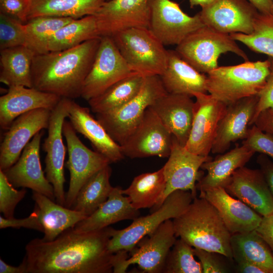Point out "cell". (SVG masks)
I'll return each instance as SVG.
<instances>
[{"instance_id":"30","label":"cell","mask_w":273,"mask_h":273,"mask_svg":"<svg viewBox=\"0 0 273 273\" xmlns=\"http://www.w3.org/2000/svg\"><path fill=\"white\" fill-rule=\"evenodd\" d=\"M255 153L253 150L243 144L218 155L214 160L204 162L201 168L206 170L207 174L198 180L197 189L200 191L215 187L224 188L233 173L244 166Z\"/></svg>"},{"instance_id":"47","label":"cell","mask_w":273,"mask_h":273,"mask_svg":"<svg viewBox=\"0 0 273 273\" xmlns=\"http://www.w3.org/2000/svg\"><path fill=\"white\" fill-rule=\"evenodd\" d=\"M7 228L16 229L24 228L43 232V227L38 219L37 214L34 210L28 217L24 218L17 219L15 217L7 218L1 216L0 229Z\"/></svg>"},{"instance_id":"4","label":"cell","mask_w":273,"mask_h":273,"mask_svg":"<svg viewBox=\"0 0 273 273\" xmlns=\"http://www.w3.org/2000/svg\"><path fill=\"white\" fill-rule=\"evenodd\" d=\"M269 67L268 59L218 67L207 74V91L228 106L258 95L265 84Z\"/></svg>"},{"instance_id":"17","label":"cell","mask_w":273,"mask_h":273,"mask_svg":"<svg viewBox=\"0 0 273 273\" xmlns=\"http://www.w3.org/2000/svg\"><path fill=\"white\" fill-rule=\"evenodd\" d=\"M194 97L195 114L185 147L193 153L208 156L211 151L219 121L225 113L227 106L210 95L198 93Z\"/></svg>"},{"instance_id":"49","label":"cell","mask_w":273,"mask_h":273,"mask_svg":"<svg viewBox=\"0 0 273 273\" xmlns=\"http://www.w3.org/2000/svg\"><path fill=\"white\" fill-rule=\"evenodd\" d=\"M253 125L273 137V108L262 111L256 118Z\"/></svg>"},{"instance_id":"43","label":"cell","mask_w":273,"mask_h":273,"mask_svg":"<svg viewBox=\"0 0 273 273\" xmlns=\"http://www.w3.org/2000/svg\"><path fill=\"white\" fill-rule=\"evenodd\" d=\"M27 191L25 188L16 190L0 170V211L5 218L14 217L15 209L23 199Z\"/></svg>"},{"instance_id":"2","label":"cell","mask_w":273,"mask_h":273,"mask_svg":"<svg viewBox=\"0 0 273 273\" xmlns=\"http://www.w3.org/2000/svg\"><path fill=\"white\" fill-rule=\"evenodd\" d=\"M101 37L64 50L35 55L31 67L32 87L62 98L81 97Z\"/></svg>"},{"instance_id":"15","label":"cell","mask_w":273,"mask_h":273,"mask_svg":"<svg viewBox=\"0 0 273 273\" xmlns=\"http://www.w3.org/2000/svg\"><path fill=\"white\" fill-rule=\"evenodd\" d=\"M212 158L193 153L181 146L173 136V144L168 159L162 167L166 179V187L153 211L158 209L173 192L180 190L190 191L197 197L196 181L202 177L199 168L202 164Z\"/></svg>"},{"instance_id":"23","label":"cell","mask_w":273,"mask_h":273,"mask_svg":"<svg viewBox=\"0 0 273 273\" xmlns=\"http://www.w3.org/2000/svg\"><path fill=\"white\" fill-rule=\"evenodd\" d=\"M203 198L218 211L231 235L244 233L256 229L262 216L246 205L230 195L223 187H215L200 191Z\"/></svg>"},{"instance_id":"18","label":"cell","mask_w":273,"mask_h":273,"mask_svg":"<svg viewBox=\"0 0 273 273\" xmlns=\"http://www.w3.org/2000/svg\"><path fill=\"white\" fill-rule=\"evenodd\" d=\"M101 36H111L133 27H149L151 10L149 0L105 1L94 15Z\"/></svg>"},{"instance_id":"27","label":"cell","mask_w":273,"mask_h":273,"mask_svg":"<svg viewBox=\"0 0 273 273\" xmlns=\"http://www.w3.org/2000/svg\"><path fill=\"white\" fill-rule=\"evenodd\" d=\"M160 77L167 93L193 97L196 94L207 93V75L197 71L175 50H168L167 67Z\"/></svg>"},{"instance_id":"42","label":"cell","mask_w":273,"mask_h":273,"mask_svg":"<svg viewBox=\"0 0 273 273\" xmlns=\"http://www.w3.org/2000/svg\"><path fill=\"white\" fill-rule=\"evenodd\" d=\"M194 253L199 260L202 273H228L235 272L233 258L214 251L194 248Z\"/></svg>"},{"instance_id":"9","label":"cell","mask_w":273,"mask_h":273,"mask_svg":"<svg viewBox=\"0 0 273 273\" xmlns=\"http://www.w3.org/2000/svg\"><path fill=\"white\" fill-rule=\"evenodd\" d=\"M173 221L163 222L151 235L141 239L130 251L117 252L113 261L114 273L125 272L129 266L136 264L142 272L162 273L167 255L176 240Z\"/></svg>"},{"instance_id":"37","label":"cell","mask_w":273,"mask_h":273,"mask_svg":"<svg viewBox=\"0 0 273 273\" xmlns=\"http://www.w3.org/2000/svg\"><path fill=\"white\" fill-rule=\"evenodd\" d=\"M101 37L96 17L95 15L86 16L73 19L58 30L49 42V51L64 50Z\"/></svg>"},{"instance_id":"14","label":"cell","mask_w":273,"mask_h":273,"mask_svg":"<svg viewBox=\"0 0 273 273\" xmlns=\"http://www.w3.org/2000/svg\"><path fill=\"white\" fill-rule=\"evenodd\" d=\"M173 136L149 107L136 128L120 145L124 156L141 158H168Z\"/></svg>"},{"instance_id":"40","label":"cell","mask_w":273,"mask_h":273,"mask_svg":"<svg viewBox=\"0 0 273 273\" xmlns=\"http://www.w3.org/2000/svg\"><path fill=\"white\" fill-rule=\"evenodd\" d=\"M194 247L184 240L176 239L170 249L163 273H202L199 261L195 258Z\"/></svg>"},{"instance_id":"26","label":"cell","mask_w":273,"mask_h":273,"mask_svg":"<svg viewBox=\"0 0 273 273\" xmlns=\"http://www.w3.org/2000/svg\"><path fill=\"white\" fill-rule=\"evenodd\" d=\"M68 118L75 130L88 140L95 151L107 157L111 163L124 158L121 146L113 140L97 119L94 118L88 108L72 100Z\"/></svg>"},{"instance_id":"54","label":"cell","mask_w":273,"mask_h":273,"mask_svg":"<svg viewBox=\"0 0 273 273\" xmlns=\"http://www.w3.org/2000/svg\"><path fill=\"white\" fill-rule=\"evenodd\" d=\"M190 7L193 8L195 6H200L203 7L211 3L214 0H189Z\"/></svg>"},{"instance_id":"8","label":"cell","mask_w":273,"mask_h":273,"mask_svg":"<svg viewBox=\"0 0 273 273\" xmlns=\"http://www.w3.org/2000/svg\"><path fill=\"white\" fill-rule=\"evenodd\" d=\"M166 93L160 76L145 77L141 89L133 99L116 109L96 114V118L121 145L139 124L145 110Z\"/></svg>"},{"instance_id":"5","label":"cell","mask_w":273,"mask_h":273,"mask_svg":"<svg viewBox=\"0 0 273 273\" xmlns=\"http://www.w3.org/2000/svg\"><path fill=\"white\" fill-rule=\"evenodd\" d=\"M111 37L133 72L146 77L160 76L165 71L168 50L148 28H130Z\"/></svg>"},{"instance_id":"12","label":"cell","mask_w":273,"mask_h":273,"mask_svg":"<svg viewBox=\"0 0 273 273\" xmlns=\"http://www.w3.org/2000/svg\"><path fill=\"white\" fill-rule=\"evenodd\" d=\"M133 72L112 37L102 36L93 64L84 82L81 97L88 101Z\"/></svg>"},{"instance_id":"33","label":"cell","mask_w":273,"mask_h":273,"mask_svg":"<svg viewBox=\"0 0 273 273\" xmlns=\"http://www.w3.org/2000/svg\"><path fill=\"white\" fill-rule=\"evenodd\" d=\"M145 77L136 72L116 82L100 95L87 102L96 113L108 112L125 105L133 99L142 88Z\"/></svg>"},{"instance_id":"51","label":"cell","mask_w":273,"mask_h":273,"mask_svg":"<svg viewBox=\"0 0 273 273\" xmlns=\"http://www.w3.org/2000/svg\"><path fill=\"white\" fill-rule=\"evenodd\" d=\"M235 272L239 273H267L266 271L260 266L245 260L235 262Z\"/></svg>"},{"instance_id":"22","label":"cell","mask_w":273,"mask_h":273,"mask_svg":"<svg viewBox=\"0 0 273 273\" xmlns=\"http://www.w3.org/2000/svg\"><path fill=\"white\" fill-rule=\"evenodd\" d=\"M258 100V95H254L227 106L217 127L211 151L212 153H223L233 143L247 138L250 129L248 126L254 116Z\"/></svg>"},{"instance_id":"46","label":"cell","mask_w":273,"mask_h":273,"mask_svg":"<svg viewBox=\"0 0 273 273\" xmlns=\"http://www.w3.org/2000/svg\"><path fill=\"white\" fill-rule=\"evenodd\" d=\"M31 2V0H0V11L25 24L28 21Z\"/></svg>"},{"instance_id":"21","label":"cell","mask_w":273,"mask_h":273,"mask_svg":"<svg viewBox=\"0 0 273 273\" xmlns=\"http://www.w3.org/2000/svg\"><path fill=\"white\" fill-rule=\"evenodd\" d=\"M224 188L262 216L273 214V196L261 169L238 168Z\"/></svg>"},{"instance_id":"32","label":"cell","mask_w":273,"mask_h":273,"mask_svg":"<svg viewBox=\"0 0 273 273\" xmlns=\"http://www.w3.org/2000/svg\"><path fill=\"white\" fill-rule=\"evenodd\" d=\"M231 244L235 262L247 261L273 273V253L256 230L232 235Z\"/></svg>"},{"instance_id":"36","label":"cell","mask_w":273,"mask_h":273,"mask_svg":"<svg viewBox=\"0 0 273 273\" xmlns=\"http://www.w3.org/2000/svg\"><path fill=\"white\" fill-rule=\"evenodd\" d=\"M112 169L109 165L92 176L82 187L71 209L87 217L108 199L113 187L110 183Z\"/></svg>"},{"instance_id":"50","label":"cell","mask_w":273,"mask_h":273,"mask_svg":"<svg viewBox=\"0 0 273 273\" xmlns=\"http://www.w3.org/2000/svg\"><path fill=\"white\" fill-rule=\"evenodd\" d=\"M257 162L260 166L273 196V162L267 156L263 154H261L258 157Z\"/></svg>"},{"instance_id":"7","label":"cell","mask_w":273,"mask_h":273,"mask_svg":"<svg viewBox=\"0 0 273 273\" xmlns=\"http://www.w3.org/2000/svg\"><path fill=\"white\" fill-rule=\"evenodd\" d=\"M194 198L189 191L173 192L151 214L137 217L123 229H113L108 243L109 250L112 253L120 250L130 252L141 239L151 235L165 221L182 214Z\"/></svg>"},{"instance_id":"11","label":"cell","mask_w":273,"mask_h":273,"mask_svg":"<svg viewBox=\"0 0 273 273\" xmlns=\"http://www.w3.org/2000/svg\"><path fill=\"white\" fill-rule=\"evenodd\" d=\"M72 99L62 98L51 111L47 137L42 144L46 152L44 172L49 181L52 185L56 202L64 206L66 194L64 191L66 148L63 140V125L68 117Z\"/></svg>"},{"instance_id":"56","label":"cell","mask_w":273,"mask_h":273,"mask_svg":"<svg viewBox=\"0 0 273 273\" xmlns=\"http://www.w3.org/2000/svg\"><path fill=\"white\" fill-rule=\"evenodd\" d=\"M109 1V0H106V1Z\"/></svg>"},{"instance_id":"35","label":"cell","mask_w":273,"mask_h":273,"mask_svg":"<svg viewBox=\"0 0 273 273\" xmlns=\"http://www.w3.org/2000/svg\"><path fill=\"white\" fill-rule=\"evenodd\" d=\"M28 20L38 16L74 19L94 15L106 0H31Z\"/></svg>"},{"instance_id":"52","label":"cell","mask_w":273,"mask_h":273,"mask_svg":"<svg viewBox=\"0 0 273 273\" xmlns=\"http://www.w3.org/2000/svg\"><path fill=\"white\" fill-rule=\"evenodd\" d=\"M0 273H26V267L23 261L17 266H12L0 259Z\"/></svg>"},{"instance_id":"28","label":"cell","mask_w":273,"mask_h":273,"mask_svg":"<svg viewBox=\"0 0 273 273\" xmlns=\"http://www.w3.org/2000/svg\"><path fill=\"white\" fill-rule=\"evenodd\" d=\"M120 187H113L110 195L93 213L73 227L79 232L103 229L123 220H134L139 217V210L133 208L127 197H124Z\"/></svg>"},{"instance_id":"13","label":"cell","mask_w":273,"mask_h":273,"mask_svg":"<svg viewBox=\"0 0 273 273\" xmlns=\"http://www.w3.org/2000/svg\"><path fill=\"white\" fill-rule=\"evenodd\" d=\"M149 29L164 45L179 44L188 35L205 26L199 13L190 16L171 0H149Z\"/></svg>"},{"instance_id":"6","label":"cell","mask_w":273,"mask_h":273,"mask_svg":"<svg viewBox=\"0 0 273 273\" xmlns=\"http://www.w3.org/2000/svg\"><path fill=\"white\" fill-rule=\"evenodd\" d=\"M236 41L230 34L205 25L188 35L176 46L175 51L197 71L208 74L218 67V60L222 54L231 52L248 61Z\"/></svg>"},{"instance_id":"45","label":"cell","mask_w":273,"mask_h":273,"mask_svg":"<svg viewBox=\"0 0 273 273\" xmlns=\"http://www.w3.org/2000/svg\"><path fill=\"white\" fill-rule=\"evenodd\" d=\"M268 59L270 62L269 73L264 86L258 94L259 100L250 125L254 124L256 118L262 111L273 108V58L268 57Z\"/></svg>"},{"instance_id":"31","label":"cell","mask_w":273,"mask_h":273,"mask_svg":"<svg viewBox=\"0 0 273 273\" xmlns=\"http://www.w3.org/2000/svg\"><path fill=\"white\" fill-rule=\"evenodd\" d=\"M0 81L8 87H32L31 67L35 56L24 46L0 50Z\"/></svg>"},{"instance_id":"29","label":"cell","mask_w":273,"mask_h":273,"mask_svg":"<svg viewBox=\"0 0 273 273\" xmlns=\"http://www.w3.org/2000/svg\"><path fill=\"white\" fill-rule=\"evenodd\" d=\"M35 202L34 210L43 229V240L56 239L67 229L74 225L87 216L81 212L68 208L51 200L46 196L33 191Z\"/></svg>"},{"instance_id":"3","label":"cell","mask_w":273,"mask_h":273,"mask_svg":"<svg viewBox=\"0 0 273 273\" xmlns=\"http://www.w3.org/2000/svg\"><path fill=\"white\" fill-rule=\"evenodd\" d=\"M172 221L175 236L194 248L233 258L232 235L216 208L206 199L195 198L187 210Z\"/></svg>"},{"instance_id":"53","label":"cell","mask_w":273,"mask_h":273,"mask_svg":"<svg viewBox=\"0 0 273 273\" xmlns=\"http://www.w3.org/2000/svg\"><path fill=\"white\" fill-rule=\"evenodd\" d=\"M262 14H270L271 0H248Z\"/></svg>"},{"instance_id":"38","label":"cell","mask_w":273,"mask_h":273,"mask_svg":"<svg viewBox=\"0 0 273 273\" xmlns=\"http://www.w3.org/2000/svg\"><path fill=\"white\" fill-rule=\"evenodd\" d=\"M73 19L69 17L38 16L25 23V46L35 55L49 52V42L54 34Z\"/></svg>"},{"instance_id":"44","label":"cell","mask_w":273,"mask_h":273,"mask_svg":"<svg viewBox=\"0 0 273 273\" xmlns=\"http://www.w3.org/2000/svg\"><path fill=\"white\" fill-rule=\"evenodd\" d=\"M243 144L255 153L263 154L273 160V137L261 131L255 125L250 128L248 135Z\"/></svg>"},{"instance_id":"16","label":"cell","mask_w":273,"mask_h":273,"mask_svg":"<svg viewBox=\"0 0 273 273\" xmlns=\"http://www.w3.org/2000/svg\"><path fill=\"white\" fill-rule=\"evenodd\" d=\"M201 8L199 13L205 25L229 34H251L259 13L248 0H214Z\"/></svg>"},{"instance_id":"41","label":"cell","mask_w":273,"mask_h":273,"mask_svg":"<svg viewBox=\"0 0 273 273\" xmlns=\"http://www.w3.org/2000/svg\"><path fill=\"white\" fill-rule=\"evenodd\" d=\"M25 44V24L0 12V50Z\"/></svg>"},{"instance_id":"10","label":"cell","mask_w":273,"mask_h":273,"mask_svg":"<svg viewBox=\"0 0 273 273\" xmlns=\"http://www.w3.org/2000/svg\"><path fill=\"white\" fill-rule=\"evenodd\" d=\"M70 121L65 120L63 134L65 137L68 159L65 166L70 172L68 190L65 206L71 208L80 189L95 174L109 165V160L96 151L87 148L76 134Z\"/></svg>"},{"instance_id":"34","label":"cell","mask_w":273,"mask_h":273,"mask_svg":"<svg viewBox=\"0 0 273 273\" xmlns=\"http://www.w3.org/2000/svg\"><path fill=\"white\" fill-rule=\"evenodd\" d=\"M166 179L163 167L153 172H147L135 176L130 186L122 189L123 195L127 196L132 206L137 210L153 208L164 193Z\"/></svg>"},{"instance_id":"20","label":"cell","mask_w":273,"mask_h":273,"mask_svg":"<svg viewBox=\"0 0 273 273\" xmlns=\"http://www.w3.org/2000/svg\"><path fill=\"white\" fill-rule=\"evenodd\" d=\"M43 130L37 132L24 148L17 161L3 171L14 187L31 189L55 201L54 188L43 171L40 160Z\"/></svg>"},{"instance_id":"39","label":"cell","mask_w":273,"mask_h":273,"mask_svg":"<svg viewBox=\"0 0 273 273\" xmlns=\"http://www.w3.org/2000/svg\"><path fill=\"white\" fill-rule=\"evenodd\" d=\"M230 35L234 40L243 43L253 52L273 58V15L271 14L259 13L251 34L234 33Z\"/></svg>"},{"instance_id":"24","label":"cell","mask_w":273,"mask_h":273,"mask_svg":"<svg viewBox=\"0 0 273 273\" xmlns=\"http://www.w3.org/2000/svg\"><path fill=\"white\" fill-rule=\"evenodd\" d=\"M62 97L56 94L23 85L9 87L0 97V126L8 130L20 115L33 110L45 108L52 110Z\"/></svg>"},{"instance_id":"25","label":"cell","mask_w":273,"mask_h":273,"mask_svg":"<svg viewBox=\"0 0 273 273\" xmlns=\"http://www.w3.org/2000/svg\"><path fill=\"white\" fill-rule=\"evenodd\" d=\"M163 124L183 146L188 140L195 111L192 97L166 93L150 106Z\"/></svg>"},{"instance_id":"19","label":"cell","mask_w":273,"mask_h":273,"mask_svg":"<svg viewBox=\"0 0 273 273\" xmlns=\"http://www.w3.org/2000/svg\"><path fill=\"white\" fill-rule=\"evenodd\" d=\"M51 111L36 109L13 121L1 144L0 170L4 171L14 164L30 139L39 131L48 128Z\"/></svg>"},{"instance_id":"48","label":"cell","mask_w":273,"mask_h":273,"mask_svg":"<svg viewBox=\"0 0 273 273\" xmlns=\"http://www.w3.org/2000/svg\"><path fill=\"white\" fill-rule=\"evenodd\" d=\"M256 231L268 244L273 253V214L262 216Z\"/></svg>"},{"instance_id":"1","label":"cell","mask_w":273,"mask_h":273,"mask_svg":"<svg viewBox=\"0 0 273 273\" xmlns=\"http://www.w3.org/2000/svg\"><path fill=\"white\" fill-rule=\"evenodd\" d=\"M113 228L79 232L73 227L52 241L35 238L25 247L26 273H111L114 253L108 249Z\"/></svg>"},{"instance_id":"55","label":"cell","mask_w":273,"mask_h":273,"mask_svg":"<svg viewBox=\"0 0 273 273\" xmlns=\"http://www.w3.org/2000/svg\"><path fill=\"white\" fill-rule=\"evenodd\" d=\"M272 1V5L271 7V11H270V14L273 15V0H271Z\"/></svg>"}]
</instances>
